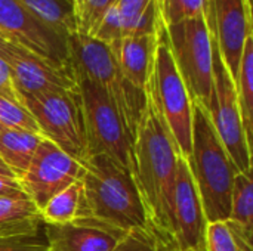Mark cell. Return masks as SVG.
Segmentation results:
<instances>
[{"instance_id": "1", "label": "cell", "mask_w": 253, "mask_h": 251, "mask_svg": "<svg viewBox=\"0 0 253 251\" xmlns=\"http://www.w3.org/2000/svg\"><path fill=\"white\" fill-rule=\"evenodd\" d=\"M133 143L130 175L141 197L151 235L160 251H173L172 209L178 152L150 83Z\"/></svg>"}, {"instance_id": "2", "label": "cell", "mask_w": 253, "mask_h": 251, "mask_svg": "<svg viewBox=\"0 0 253 251\" xmlns=\"http://www.w3.org/2000/svg\"><path fill=\"white\" fill-rule=\"evenodd\" d=\"M77 217L89 219L117 232H150L147 215L129 170L105 155L89 157L83 164Z\"/></svg>"}, {"instance_id": "3", "label": "cell", "mask_w": 253, "mask_h": 251, "mask_svg": "<svg viewBox=\"0 0 253 251\" xmlns=\"http://www.w3.org/2000/svg\"><path fill=\"white\" fill-rule=\"evenodd\" d=\"M187 163L208 223L227 220L233 183L239 172L221 143L209 112L197 102H193L191 152Z\"/></svg>"}, {"instance_id": "4", "label": "cell", "mask_w": 253, "mask_h": 251, "mask_svg": "<svg viewBox=\"0 0 253 251\" xmlns=\"http://www.w3.org/2000/svg\"><path fill=\"white\" fill-rule=\"evenodd\" d=\"M67 46L73 72L93 81L108 95L135 138L145 104L144 90L125 78L110 46L96 37L74 31L67 36Z\"/></svg>"}, {"instance_id": "5", "label": "cell", "mask_w": 253, "mask_h": 251, "mask_svg": "<svg viewBox=\"0 0 253 251\" xmlns=\"http://www.w3.org/2000/svg\"><path fill=\"white\" fill-rule=\"evenodd\" d=\"M79 86L87 157L105 155L130 172L133 136L108 95L93 81L76 75Z\"/></svg>"}, {"instance_id": "6", "label": "cell", "mask_w": 253, "mask_h": 251, "mask_svg": "<svg viewBox=\"0 0 253 251\" xmlns=\"http://www.w3.org/2000/svg\"><path fill=\"white\" fill-rule=\"evenodd\" d=\"M176 152L188 158L191 152L193 102L173 62L165 25L157 33L153 70L148 80Z\"/></svg>"}, {"instance_id": "7", "label": "cell", "mask_w": 253, "mask_h": 251, "mask_svg": "<svg viewBox=\"0 0 253 251\" xmlns=\"http://www.w3.org/2000/svg\"><path fill=\"white\" fill-rule=\"evenodd\" d=\"M165 28L173 62L191 102L209 111L213 98L212 43L205 15Z\"/></svg>"}, {"instance_id": "8", "label": "cell", "mask_w": 253, "mask_h": 251, "mask_svg": "<svg viewBox=\"0 0 253 251\" xmlns=\"http://www.w3.org/2000/svg\"><path fill=\"white\" fill-rule=\"evenodd\" d=\"M21 98L44 139L55 143L80 164L89 158L79 89L21 95Z\"/></svg>"}, {"instance_id": "9", "label": "cell", "mask_w": 253, "mask_h": 251, "mask_svg": "<svg viewBox=\"0 0 253 251\" xmlns=\"http://www.w3.org/2000/svg\"><path fill=\"white\" fill-rule=\"evenodd\" d=\"M212 43V77L213 98L209 108L211 121L227 154L233 160L239 173H252V146L248 141L237 101L236 84L225 68L218 46Z\"/></svg>"}, {"instance_id": "10", "label": "cell", "mask_w": 253, "mask_h": 251, "mask_svg": "<svg viewBox=\"0 0 253 251\" xmlns=\"http://www.w3.org/2000/svg\"><path fill=\"white\" fill-rule=\"evenodd\" d=\"M0 36L59 68L71 70L67 36L43 22L16 0H0Z\"/></svg>"}, {"instance_id": "11", "label": "cell", "mask_w": 253, "mask_h": 251, "mask_svg": "<svg viewBox=\"0 0 253 251\" xmlns=\"http://www.w3.org/2000/svg\"><path fill=\"white\" fill-rule=\"evenodd\" d=\"M83 166L47 139H42L28 169L18 179L25 195L42 210L56 194L79 182Z\"/></svg>"}, {"instance_id": "12", "label": "cell", "mask_w": 253, "mask_h": 251, "mask_svg": "<svg viewBox=\"0 0 253 251\" xmlns=\"http://www.w3.org/2000/svg\"><path fill=\"white\" fill-rule=\"evenodd\" d=\"M205 19L236 83L246 38L253 36L252 0H208Z\"/></svg>"}, {"instance_id": "13", "label": "cell", "mask_w": 253, "mask_h": 251, "mask_svg": "<svg viewBox=\"0 0 253 251\" xmlns=\"http://www.w3.org/2000/svg\"><path fill=\"white\" fill-rule=\"evenodd\" d=\"M0 58L9 65L19 95L73 92L79 89L73 70L59 68L7 40L0 44Z\"/></svg>"}, {"instance_id": "14", "label": "cell", "mask_w": 253, "mask_h": 251, "mask_svg": "<svg viewBox=\"0 0 253 251\" xmlns=\"http://www.w3.org/2000/svg\"><path fill=\"white\" fill-rule=\"evenodd\" d=\"M206 226L208 220L188 163L178 157L172 209L173 251H206Z\"/></svg>"}, {"instance_id": "15", "label": "cell", "mask_w": 253, "mask_h": 251, "mask_svg": "<svg viewBox=\"0 0 253 251\" xmlns=\"http://www.w3.org/2000/svg\"><path fill=\"white\" fill-rule=\"evenodd\" d=\"M49 251H111L125 237L108 226L89 219H74L68 223H44Z\"/></svg>"}, {"instance_id": "16", "label": "cell", "mask_w": 253, "mask_h": 251, "mask_svg": "<svg viewBox=\"0 0 253 251\" xmlns=\"http://www.w3.org/2000/svg\"><path fill=\"white\" fill-rule=\"evenodd\" d=\"M156 43L157 36H127L110 46L125 78L139 90L150 80Z\"/></svg>"}, {"instance_id": "17", "label": "cell", "mask_w": 253, "mask_h": 251, "mask_svg": "<svg viewBox=\"0 0 253 251\" xmlns=\"http://www.w3.org/2000/svg\"><path fill=\"white\" fill-rule=\"evenodd\" d=\"M43 136L22 129L0 130V160L19 179L28 169Z\"/></svg>"}, {"instance_id": "18", "label": "cell", "mask_w": 253, "mask_h": 251, "mask_svg": "<svg viewBox=\"0 0 253 251\" xmlns=\"http://www.w3.org/2000/svg\"><path fill=\"white\" fill-rule=\"evenodd\" d=\"M253 234L227 220L209 222L206 226V251H253Z\"/></svg>"}, {"instance_id": "19", "label": "cell", "mask_w": 253, "mask_h": 251, "mask_svg": "<svg viewBox=\"0 0 253 251\" xmlns=\"http://www.w3.org/2000/svg\"><path fill=\"white\" fill-rule=\"evenodd\" d=\"M236 92L239 108L242 114L243 127L248 141L252 143L253 130V36H249L245 43L243 55L239 65V72L236 78Z\"/></svg>"}, {"instance_id": "20", "label": "cell", "mask_w": 253, "mask_h": 251, "mask_svg": "<svg viewBox=\"0 0 253 251\" xmlns=\"http://www.w3.org/2000/svg\"><path fill=\"white\" fill-rule=\"evenodd\" d=\"M58 33L68 36L76 31L73 6L68 0H16Z\"/></svg>"}, {"instance_id": "21", "label": "cell", "mask_w": 253, "mask_h": 251, "mask_svg": "<svg viewBox=\"0 0 253 251\" xmlns=\"http://www.w3.org/2000/svg\"><path fill=\"white\" fill-rule=\"evenodd\" d=\"M231 222L253 234V183L252 173H237L231 191Z\"/></svg>"}, {"instance_id": "22", "label": "cell", "mask_w": 253, "mask_h": 251, "mask_svg": "<svg viewBox=\"0 0 253 251\" xmlns=\"http://www.w3.org/2000/svg\"><path fill=\"white\" fill-rule=\"evenodd\" d=\"M82 195V182H76L62 192L50 198L40 210V217L44 223H68L77 216Z\"/></svg>"}, {"instance_id": "23", "label": "cell", "mask_w": 253, "mask_h": 251, "mask_svg": "<svg viewBox=\"0 0 253 251\" xmlns=\"http://www.w3.org/2000/svg\"><path fill=\"white\" fill-rule=\"evenodd\" d=\"M40 217V210L28 197L0 198V228L22 225Z\"/></svg>"}, {"instance_id": "24", "label": "cell", "mask_w": 253, "mask_h": 251, "mask_svg": "<svg viewBox=\"0 0 253 251\" xmlns=\"http://www.w3.org/2000/svg\"><path fill=\"white\" fill-rule=\"evenodd\" d=\"M157 6L162 22L165 27H168L203 16L208 0H165Z\"/></svg>"}, {"instance_id": "25", "label": "cell", "mask_w": 253, "mask_h": 251, "mask_svg": "<svg viewBox=\"0 0 253 251\" xmlns=\"http://www.w3.org/2000/svg\"><path fill=\"white\" fill-rule=\"evenodd\" d=\"M117 0H82L80 6L74 10L76 31L95 36L104 15L116 4Z\"/></svg>"}, {"instance_id": "26", "label": "cell", "mask_w": 253, "mask_h": 251, "mask_svg": "<svg viewBox=\"0 0 253 251\" xmlns=\"http://www.w3.org/2000/svg\"><path fill=\"white\" fill-rule=\"evenodd\" d=\"M0 124L10 129H22L33 133H39V127L30 111L22 105L12 102L0 96Z\"/></svg>"}, {"instance_id": "27", "label": "cell", "mask_w": 253, "mask_h": 251, "mask_svg": "<svg viewBox=\"0 0 253 251\" xmlns=\"http://www.w3.org/2000/svg\"><path fill=\"white\" fill-rule=\"evenodd\" d=\"M0 251H49L43 226L33 234L0 237Z\"/></svg>"}, {"instance_id": "28", "label": "cell", "mask_w": 253, "mask_h": 251, "mask_svg": "<svg viewBox=\"0 0 253 251\" xmlns=\"http://www.w3.org/2000/svg\"><path fill=\"white\" fill-rule=\"evenodd\" d=\"M151 0H117L114 7L122 19L125 37L133 34V28Z\"/></svg>"}, {"instance_id": "29", "label": "cell", "mask_w": 253, "mask_h": 251, "mask_svg": "<svg viewBox=\"0 0 253 251\" xmlns=\"http://www.w3.org/2000/svg\"><path fill=\"white\" fill-rule=\"evenodd\" d=\"M111 251H160L150 232L133 231L126 234Z\"/></svg>"}, {"instance_id": "30", "label": "cell", "mask_w": 253, "mask_h": 251, "mask_svg": "<svg viewBox=\"0 0 253 251\" xmlns=\"http://www.w3.org/2000/svg\"><path fill=\"white\" fill-rule=\"evenodd\" d=\"M0 96L6 98L12 102L22 104V98L13 83L12 72L9 70V65L0 58ZM24 105V104H22Z\"/></svg>"}, {"instance_id": "31", "label": "cell", "mask_w": 253, "mask_h": 251, "mask_svg": "<svg viewBox=\"0 0 253 251\" xmlns=\"http://www.w3.org/2000/svg\"><path fill=\"white\" fill-rule=\"evenodd\" d=\"M43 226V220L42 219H36L22 225H16V226H4L0 228V237H9V235H19V234H33L37 232L39 229H42Z\"/></svg>"}, {"instance_id": "32", "label": "cell", "mask_w": 253, "mask_h": 251, "mask_svg": "<svg viewBox=\"0 0 253 251\" xmlns=\"http://www.w3.org/2000/svg\"><path fill=\"white\" fill-rule=\"evenodd\" d=\"M4 197H27L16 178L0 176V198Z\"/></svg>"}, {"instance_id": "33", "label": "cell", "mask_w": 253, "mask_h": 251, "mask_svg": "<svg viewBox=\"0 0 253 251\" xmlns=\"http://www.w3.org/2000/svg\"><path fill=\"white\" fill-rule=\"evenodd\" d=\"M0 176H10V178H16L13 173H12V170L0 160Z\"/></svg>"}, {"instance_id": "34", "label": "cell", "mask_w": 253, "mask_h": 251, "mask_svg": "<svg viewBox=\"0 0 253 251\" xmlns=\"http://www.w3.org/2000/svg\"><path fill=\"white\" fill-rule=\"evenodd\" d=\"M70 3H71V6H73V13H74V10L80 6V3H82V0H68Z\"/></svg>"}, {"instance_id": "35", "label": "cell", "mask_w": 253, "mask_h": 251, "mask_svg": "<svg viewBox=\"0 0 253 251\" xmlns=\"http://www.w3.org/2000/svg\"><path fill=\"white\" fill-rule=\"evenodd\" d=\"M156 1H157V4H160V3H163L165 0H156Z\"/></svg>"}, {"instance_id": "36", "label": "cell", "mask_w": 253, "mask_h": 251, "mask_svg": "<svg viewBox=\"0 0 253 251\" xmlns=\"http://www.w3.org/2000/svg\"><path fill=\"white\" fill-rule=\"evenodd\" d=\"M3 40H4V38H3V37L0 36V44H1V41H3Z\"/></svg>"}, {"instance_id": "37", "label": "cell", "mask_w": 253, "mask_h": 251, "mask_svg": "<svg viewBox=\"0 0 253 251\" xmlns=\"http://www.w3.org/2000/svg\"><path fill=\"white\" fill-rule=\"evenodd\" d=\"M1 129H3V126H1V124H0V130H1Z\"/></svg>"}]
</instances>
